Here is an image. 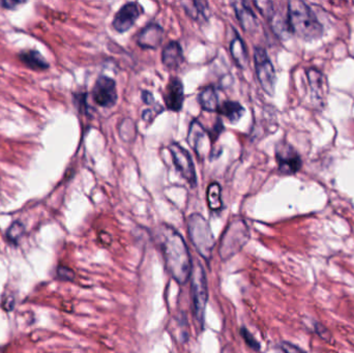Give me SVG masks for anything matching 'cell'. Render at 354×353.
I'll return each instance as SVG.
<instances>
[{
    "label": "cell",
    "mask_w": 354,
    "mask_h": 353,
    "mask_svg": "<svg viewBox=\"0 0 354 353\" xmlns=\"http://www.w3.org/2000/svg\"><path fill=\"white\" fill-rule=\"evenodd\" d=\"M308 78L310 81V85L314 95L316 97H322L323 92V77L317 71L311 69L308 71Z\"/></svg>",
    "instance_id": "21"
},
{
    "label": "cell",
    "mask_w": 354,
    "mask_h": 353,
    "mask_svg": "<svg viewBox=\"0 0 354 353\" xmlns=\"http://www.w3.org/2000/svg\"><path fill=\"white\" fill-rule=\"evenodd\" d=\"M199 103L203 110L208 112L218 111L219 109V99L213 86L204 87L199 93Z\"/></svg>",
    "instance_id": "17"
},
{
    "label": "cell",
    "mask_w": 354,
    "mask_h": 353,
    "mask_svg": "<svg viewBox=\"0 0 354 353\" xmlns=\"http://www.w3.org/2000/svg\"><path fill=\"white\" fill-rule=\"evenodd\" d=\"M288 24L290 29L304 40H315L322 34V25L312 10L303 2L288 4Z\"/></svg>",
    "instance_id": "2"
},
{
    "label": "cell",
    "mask_w": 354,
    "mask_h": 353,
    "mask_svg": "<svg viewBox=\"0 0 354 353\" xmlns=\"http://www.w3.org/2000/svg\"><path fill=\"white\" fill-rule=\"evenodd\" d=\"M189 238L196 251L206 261L212 256L215 240L208 222L199 213H193L187 220Z\"/></svg>",
    "instance_id": "3"
},
{
    "label": "cell",
    "mask_w": 354,
    "mask_h": 353,
    "mask_svg": "<svg viewBox=\"0 0 354 353\" xmlns=\"http://www.w3.org/2000/svg\"><path fill=\"white\" fill-rule=\"evenodd\" d=\"M255 6L259 9V11L266 17L269 20L272 18V16L275 14L273 4L270 2H256Z\"/></svg>",
    "instance_id": "25"
},
{
    "label": "cell",
    "mask_w": 354,
    "mask_h": 353,
    "mask_svg": "<svg viewBox=\"0 0 354 353\" xmlns=\"http://www.w3.org/2000/svg\"><path fill=\"white\" fill-rule=\"evenodd\" d=\"M234 12L238 16L242 28L247 32H252L257 27V18H256L253 11L247 7V4L242 2L233 3Z\"/></svg>",
    "instance_id": "15"
},
{
    "label": "cell",
    "mask_w": 354,
    "mask_h": 353,
    "mask_svg": "<svg viewBox=\"0 0 354 353\" xmlns=\"http://www.w3.org/2000/svg\"><path fill=\"white\" fill-rule=\"evenodd\" d=\"M165 101L167 108L171 111L177 112L183 108L185 101V91L184 84L180 78H171L170 79V82L167 86Z\"/></svg>",
    "instance_id": "13"
},
{
    "label": "cell",
    "mask_w": 354,
    "mask_h": 353,
    "mask_svg": "<svg viewBox=\"0 0 354 353\" xmlns=\"http://www.w3.org/2000/svg\"><path fill=\"white\" fill-rule=\"evenodd\" d=\"M57 274L59 278L65 281H73L76 276L74 270L67 266H59L57 268Z\"/></svg>",
    "instance_id": "26"
},
{
    "label": "cell",
    "mask_w": 354,
    "mask_h": 353,
    "mask_svg": "<svg viewBox=\"0 0 354 353\" xmlns=\"http://www.w3.org/2000/svg\"><path fill=\"white\" fill-rule=\"evenodd\" d=\"M163 37V28L160 25L151 23L144 27L137 35V44L143 49L154 50L161 46Z\"/></svg>",
    "instance_id": "12"
},
{
    "label": "cell",
    "mask_w": 354,
    "mask_h": 353,
    "mask_svg": "<svg viewBox=\"0 0 354 353\" xmlns=\"http://www.w3.org/2000/svg\"><path fill=\"white\" fill-rule=\"evenodd\" d=\"M280 348L283 351V353H307L301 347L294 345L290 342H282L280 344Z\"/></svg>",
    "instance_id": "27"
},
{
    "label": "cell",
    "mask_w": 354,
    "mask_h": 353,
    "mask_svg": "<svg viewBox=\"0 0 354 353\" xmlns=\"http://www.w3.org/2000/svg\"><path fill=\"white\" fill-rule=\"evenodd\" d=\"M207 202L209 209L212 211H220L223 207L222 202V190L221 186L216 183H212L207 189Z\"/></svg>",
    "instance_id": "20"
},
{
    "label": "cell",
    "mask_w": 354,
    "mask_h": 353,
    "mask_svg": "<svg viewBox=\"0 0 354 353\" xmlns=\"http://www.w3.org/2000/svg\"><path fill=\"white\" fill-rule=\"evenodd\" d=\"M218 111L220 114L227 117V120L230 123L236 124L243 117L245 108L238 102L226 101L221 106H219Z\"/></svg>",
    "instance_id": "18"
},
{
    "label": "cell",
    "mask_w": 354,
    "mask_h": 353,
    "mask_svg": "<svg viewBox=\"0 0 354 353\" xmlns=\"http://www.w3.org/2000/svg\"><path fill=\"white\" fill-rule=\"evenodd\" d=\"M94 102L101 107L112 108L117 102V90L115 81L107 76H100L92 90Z\"/></svg>",
    "instance_id": "8"
},
{
    "label": "cell",
    "mask_w": 354,
    "mask_h": 353,
    "mask_svg": "<svg viewBox=\"0 0 354 353\" xmlns=\"http://www.w3.org/2000/svg\"><path fill=\"white\" fill-rule=\"evenodd\" d=\"M142 100L145 104L150 105L153 103V95L148 91H143L142 92Z\"/></svg>",
    "instance_id": "28"
},
{
    "label": "cell",
    "mask_w": 354,
    "mask_h": 353,
    "mask_svg": "<svg viewBox=\"0 0 354 353\" xmlns=\"http://www.w3.org/2000/svg\"><path fill=\"white\" fill-rule=\"evenodd\" d=\"M188 142L200 158L204 156L209 150L208 148L210 145V141L208 138V133L204 130L200 123L197 121H194L191 124L188 135Z\"/></svg>",
    "instance_id": "11"
},
{
    "label": "cell",
    "mask_w": 354,
    "mask_h": 353,
    "mask_svg": "<svg viewBox=\"0 0 354 353\" xmlns=\"http://www.w3.org/2000/svg\"><path fill=\"white\" fill-rule=\"evenodd\" d=\"M24 233V226L22 223L20 222H15L8 230V239L13 242V243H17L18 240L22 237Z\"/></svg>",
    "instance_id": "24"
},
{
    "label": "cell",
    "mask_w": 354,
    "mask_h": 353,
    "mask_svg": "<svg viewBox=\"0 0 354 353\" xmlns=\"http://www.w3.org/2000/svg\"><path fill=\"white\" fill-rule=\"evenodd\" d=\"M275 159H277L279 171L285 175L297 173L302 167L301 156L291 145L287 143H280L275 149Z\"/></svg>",
    "instance_id": "9"
},
{
    "label": "cell",
    "mask_w": 354,
    "mask_h": 353,
    "mask_svg": "<svg viewBox=\"0 0 354 353\" xmlns=\"http://www.w3.org/2000/svg\"><path fill=\"white\" fill-rule=\"evenodd\" d=\"M241 336L244 339V341L246 342V344L253 350L255 351H260L261 349V345L260 343L256 340V338L252 335L250 332V330L247 327H242L241 328Z\"/></svg>",
    "instance_id": "23"
},
{
    "label": "cell",
    "mask_w": 354,
    "mask_h": 353,
    "mask_svg": "<svg viewBox=\"0 0 354 353\" xmlns=\"http://www.w3.org/2000/svg\"><path fill=\"white\" fill-rule=\"evenodd\" d=\"M154 239L161 249L170 276L180 285L186 284L191 277L193 262L182 234L173 227L162 224L156 228Z\"/></svg>",
    "instance_id": "1"
},
{
    "label": "cell",
    "mask_w": 354,
    "mask_h": 353,
    "mask_svg": "<svg viewBox=\"0 0 354 353\" xmlns=\"http://www.w3.org/2000/svg\"><path fill=\"white\" fill-rule=\"evenodd\" d=\"M21 4H22V3H19V2H4L2 5H3L6 9L13 10V9H15L17 6L21 5Z\"/></svg>",
    "instance_id": "29"
},
{
    "label": "cell",
    "mask_w": 354,
    "mask_h": 353,
    "mask_svg": "<svg viewBox=\"0 0 354 353\" xmlns=\"http://www.w3.org/2000/svg\"><path fill=\"white\" fill-rule=\"evenodd\" d=\"M190 5L192 6V8H190V7H188L187 5L184 4L186 12L192 18H194V19H198V18H205V19H207V16H206L207 3L194 2V3H190Z\"/></svg>",
    "instance_id": "22"
},
{
    "label": "cell",
    "mask_w": 354,
    "mask_h": 353,
    "mask_svg": "<svg viewBox=\"0 0 354 353\" xmlns=\"http://www.w3.org/2000/svg\"><path fill=\"white\" fill-rule=\"evenodd\" d=\"M254 62L256 74H257V78L261 87L267 94L272 95L274 92L277 77H275L274 68L266 51L263 48L257 47L255 49Z\"/></svg>",
    "instance_id": "6"
},
{
    "label": "cell",
    "mask_w": 354,
    "mask_h": 353,
    "mask_svg": "<svg viewBox=\"0 0 354 353\" xmlns=\"http://www.w3.org/2000/svg\"><path fill=\"white\" fill-rule=\"evenodd\" d=\"M191 293L195 319L203 327L205 309L208 301V287L206 273L199 262H196V264L193 265L191 273Z\"/></svg>",
    "instance_id": "5"
},
{
    "label": "cell",
    "mask_w": 354,
    "mask_h": 353,
    "mask_svg": "<svg viewBox=\"0 0 354 353\" xmlns=\"http://www.w3.org/2000/svg\"><path fill=\"white\" fill-rule=\"evenodd\" d=\"M20 60L32 70H46L49 67L48 63L44 60L43 56L36 51H27L21 53L20 54Z\"/></svg>",
    "instance_id": "19"
},
{
    "label": "cell",
    "mask_w": 354,
    "mask_h": 353,
    "mask_svg": "<svg viewBox=\"0 0 354 353\" xmlns=\"http://www.w3.org/2000/svg\"><path fill=\"white\" fill-rule=\"evenodd\" d=\"M169 149L177 171L192 187H195L197 182L196 171L189 151L186 150L181 144L175 142L170 144Z\"/></svg>",
    "instance_id": "7"
},
{
    "label": "cell",
    "mask_w": 354,
    "mask_h": 353,
    "mask_svg": "<svg viewBox=\"0 0 354 353\" xmlns=\"http://www.w3.org/2000/svg\"><path fill=\"white\" fill-rule=\"evenodd\" d=\"M162 62L164 66L170 70H175L182 65L184 62V54L179 42L173 41L165 47L162 53Z\"/></svg>",
    "instance_id": "14"
},
{
    "label": "cell",
    "mask_w": 354,
    "mask_h": 353,
    "mask_svg": "<svg viewBox=\"0 0 354 353\" xmlns=\"http://www.w3.org/2000/svg\"><path fill=\"white\" fill-rule=\"evenodd\" d=\"M250 240V232L246 222L234 219L226 228L221 239L219 254L222 260L227 261L240 253Z\"/></svg>",
    "instance_id": "4"
},
{
    "label": "cell",
    "mask_w": 354,
    "mask_h": 353,
    "mask_svg": "<svg viewBox=\"0 0 354 353\" xmlns=\"http://www.w3.org/2000/svg\"><path fill=\"white\" fill-rule=\"evenodd\" d=\"M230 53L234 63L241 69H246L248 66V52L242 38L236 35L230 44Z\"/></svg>",
    "instance_id": "16"
},
{
    "label": "cell",
    "mask_w": 354,
    "mask_h": 353,
    "mask_svg": "<svg viewBox=\"0 0 354 353\" xmlns=\"http://www.w3.org/2000/svg\"><path fill=\"white\" fill-rule=\"evenodd\" d=\"M142 13H143L142 8L138 4L136 3L126 4L120 11L116 13L112 25L117 32L124 33L130 30L134 26V24L138 20V18L140 17Z\"/></svg>",
    "instance_id": "10"
}]
</instances>
